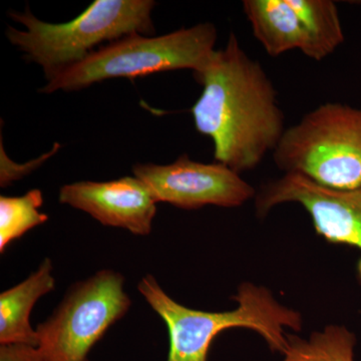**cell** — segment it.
Masks as SVG:
<instances>
[{"label": "cell", "instance_id": "277c9868", "mask_svg": "<svg viewBox=\"0 0 361 361\" xmlns=\"http://www.w3.org/2000/svg\"><path fill=\"white\" fill-rule=\"evenodd\" d=\"M217 28L211 23L182 27L160 37L134 35L94 51L80 63L47 80L39 92H75L111 78L146 77L152 73L203 70L214 52Z\"/></svg>", "mask_w": 361, "mask_h": 361}, {"label": "cell", "instance_id": "4fadbf2b", "mask_svg": "<svg viewBox=\"0 0 361 361\" xmlns=\"http://www.w3.org/2000/svg\"><path fill=\"white\" fill-rule=\"evenodd\" d=\"M44 197L39 189L20 197H0V252L4 253L14 240L20 239L26 232L44 224L49 219L40 212Z\"/></svg>", "mask_w": 361, "mask_h": 361}, {"label": "cell", "instance_id": "30bf717a", "mask_svg": "<svg viewBox=\"0 0 361 361\" xmlns=\"http://www.w3.org/2000/svg\"><path fill=\"white\" fill-rule=\"evenodd\" d=\"M59 202L84 211L101 224L123 228L140 236L151 233L158 203L149 188L135 176L65 185L59 190Z\"/></svg>", "mask_w": 361, "mask_h": 361}, {"label": "cell", "instance_id": "3957f363", "mask_svg": "<svg viewBox=\"0 0 361 361\" xmlns=\"http://www.w3.org/2000/svg\"><path fill=\"white\" fill-rule=\"evenodd\" d=\"M153 0H96L75 20L49 23L35 18L26 7L23 13L9 16L25 26H9L6 37L25 52V59L42 66L49 80L59 71L80 63L104 42H113L127 35H153L155 26Z\"/></svg>", "mask_w": 361, "mask_h": 361}, {"label": "cell", "instance_id": "52a82bcc", "mask_svg": "<svg viewBox=\"0 0 361 361\" xmlns=\"http://www.w3.org/2000/svg\"><path fill=\"white\" fill-rule=\"evenodd\" d=\"M242 7L254 37L273 58L297 49L322 61L345 39L331 0H244Z\"/></svg>", "mask_w": 361, "mask_h": 361}, {"label": "cell", "instance_id": "ba28073f", "mask_svg": "<svg viewBox=\"0 0 361 361\" xmlns=\"http://www.w3.org/2000/svg\"><path fill=\"white\" fill-rule=\"evenodd\" d=\"M133 174L145 183L158 203L165 202L185 210L205 206L236 208L257 195L227 166L195 161L188 155L168 165L137 164Z\"/></svg>", "mask_w": 361, "mask_h": 361}, {"label": "cell", "instance_id": "9c48e42d", "mask_svg": "<svg viewBox=\"0 0 361 361\" xmlns=\"http://www.w3.org/2000/svg\"><path fill=\"white\" fill-rule=\"evenodd\" d=\"M285 203L303 207L316 234L325 241L353 247L361 253V188L336 191L303 176L284 174L268 182L256 195V212L259 217H265L273 208ZM356 270L361 285V257Z\"/></svg>", "mask_w": 361, "mask_h": 361}, {"label": "cell", "instance_id": "8992f818", "mask_svg": "<svg viewBox=\"0 0 361 361\" xmlns=\"http://www.w3.org/2000/svg\"><path fill=\"white\" fill-rule=\"evenodd\" d=\"M125 278L102 270L71 287L51 317L37 326L39 348L49 361H89L87 355L111 325L129 311Z\"/></svg>", "mask_w": 361, "mask_h": 361}, {"label": "cell", "instance_id": "6da1fadb", "mask_svg": "<svg viewBox=\"0 0 361 361\" xmlns=\"http://www.w3.org/2000/svg\"><path fill=\"white\" fill-rule=\"evenodd\" d=\"M195 80L203 87L191 109L195 128L213 142L217 163L241 174L273 153L285 130L277 90L234 32Z\"/></svg>", "mask_w": 361, "mask_h": 361}, {"label": "cell", "instance_id": "5b68a950", "mask_svg": "<svg viewBox=\"0 0 361 361\" xmlns=\"http://www.w3.org/2000/svg\"><path fill=\"white\" fill-rule=\"evenodd\" d=\"M284 174L336 191L361 188V109L325 103L287 128L273 152Z\"/></svg>", "mask_w": 361, "mask_h": 361}, {"label": "cell", "instance_id": "8fae6325", "mask_svg": "<svg viewBox=\"0 0 361 361\" xmlns=\"http://www.w3.org/2000/svg\"><path fill=\"white\" fill-rule=\"evenodd\" d=\"M54 287V265L51 259L45 258L30 276L0 294V344L39 346L37 330L30 322V313L40 297Z\"/></svg>", "mask_w": 361, "mask_h": 361}, {"label": "cell", "instance_id": "5bb4252c", "mask_svg": "<svg viewBox=\"0 0 361 361\" xmlns=\"http://www.w3.org/2000/svg\"><path fill=\"white\" fill-rule=\"evenodd\" d=\"M0 361H49L37 346L25 343L1 344Z\"/></svg>", "mask_w": 361, "mask_h": 361}, {"label": "cell", "instance_id": "7c38bea8", "mask_svg": "<svg viewBox=\"0 0 361 361\" xmlns=\"http://www.w3.org/2000/svg\"><path fill=\"white\" fill-rule=\"evenodd\" d=\"M282 361H355L356 337L345 326L327 325L310 338L287 334Z\"/></svg>", "mask_w": 361, "mask_h": 361}, {"label": "cell", "instance_id": "7a4b0ae2", "mask_svg": "<svg viewBox=\"0 0 361 361\" xmlns=\"http://www.w3.org/2000/svg\"><path fill=\"white\" fill-rule=\"evenodd\" d=\"M137 290L167 325L170 348L167 361H207L211 344L221 332L231 329L254 330L271 351L283 355L288 341L285 329L300 331L302 316L278 302L269 289L244 282L232 297L237 307L208 312L178 303L161 289L156 278H142Z\"/></svg>", "mask_w": 361, "mask_h": 361}]
</instances>
